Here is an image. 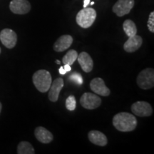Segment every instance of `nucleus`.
<instances>
[{
	"instance_id": "nucleus-21",
	"label": "nucleus",
	"mask_w": 154,
	"mask_h": 154,
	"mask_svg": "<svg viewBox=\"0 0 154 154\" xmlns=\"http://www.w3.org/2000/svg\"><path fill=\"white\" fill-rule=\"evenodd\" d=\"M69 79L72 81V82H74L75 84H79V85H82V84H83V82H84L82 75H81L79 73L76 72H74L71 74L70 76H69Z\"/></svg>"
},
{
	"instance_id": "nucleus-23",
	"label": "nucleus",
	"mask_w": 154,
	"mask_h": 154,
	"mask_svg": "<svg viewBox=\"0 0 154 154\" xmlns=\"http://www.w3.org/2000/svg\"><path fill=\"white\" fill-rule=\"evenodd\" d=\"M63 69H65V71H66V73L70 72L71 70H72V68H71V66L70 65H68V64H64V66H63Z\"/></svg>"
},
{
	"instance_id": "nucleus-24",
	"label": "nucleus",
	"mask_w": 154,
	"mask_h": 154,
	"mask_svg": "<svg viewBox=\"0 0 154 154\" xmlns=\"http://www.w3.org/2000/svg\"><path fill=\"white\" fill-rule=\"evenodd\" d=\"M59 74H61V75L66 74V71H65V69H63V66H61L60 68H59Z\"/></svg>"
},
{
	"instance_id": "nucleus-25",
	"label": "nucleus",
	"mask_w": 154,
	"mask_h": 154,
	"mask_svg": "<svg viewBox=\"0 0 154 154\" xmlns=\"http://www.w3.org/2000/svg\"><path fill=\"white\" fill-rule=\"evenodd\" d=\"M90 4V0H84V8L87 7V6Z\"/></svg>"
},
{
	"instance_id": "nucleus-9",
	"label": "nucleus",
	"mask_w": 154,
	"mask_h": 154,
	"mask_svg": "<svg viewBox=\"0 0 154 154\" xmlns=\"http://www.w3.org/2000/svg\"><path fill=\"white\" fill-rule=\"evenodd\" d=\"M9 9L14 14H26L31 10V4L28 0H11Z\"/></svg>"
},
{
	"instance_id": "nucleus-3",
	"label": "nucleus",
	"mask_w": 154,
	"mask_h": 154,
	"mask_svg": "<svg viewBox=\"0 0 154 154\" xmlns=\"http://www.w3.org/2000/svg\"><path fill=\"white\" fill-rule=\"evenodd\" d=\"M96 11L93 8L85 7L77 13L76 22L77 24L84 29L89 28L95 22Z\"/></svg>"
},
{
	"instance_id": "nucleus-28",
	"label": "nucleus",
	"mask_w": 154,
	"mask_h": 154,
	"mask_svg": "<svg viewBox=\"0 0 154 154\" xmlns=\"http://www.w3.org/2000/svg\"><path fill=\"white\" fill-rule=\"evenodd\" d=\"M90 4H91V5H94V2H91Z\"/></svg>"
},
{
	"instance_id": "nucleus-11",
	"label": "nucleus",
	"mask_w": 154,
	"mask_h": 154,
	"mask_svg": "<svg viewBox=\"0 0 154 154\" xmlns=\"http://www.w3.org/2000/svg\"><path fill=\"white\" fill-rule=\"evenodd\" d=\"M64 85V82L62 78H57L51 82L49 91V99L51 102H56L59 99V94Z\"/></svg>"
},
{
	"instance_id": "nucleus-18",
	"label": "nucleus",
	"mask_w": 154,
	"mask_h": 154,
	"mask_svg": "<svg viewBox=\"0 0 154 154\" xmlns=\"http://www.w3.org/2000/svg\"><path fill=\"white\" fill-rule=\"evenodd\" d=\"M123 29L124 32L128 37L136 35L137 34V27L135 23L131 19H126L123 24Z\"/></svg>"
},
{
	"instance_id": "nucleus-5",
	"label": "nucleus",
	"mask_w": 154,
	"mask_h": 154,
	"mask_svg": "<svg viewBox=\"0 0 154 154\" xmlns=\"http://www.w3.org/2000/svg\"><path fill=\"white\" fill-rule=\"evenodd\" d=\"M80 103L83 107L88 110L96 109L100 106L101 103V99L96 94L86 92L81 96Z\"/></svg>"
},
{
	"instance_id": "nucleus-4",
	"label": "nucleus",
	"mask_w": 154,
	"mask_h": 154,
	"mask_svg": "<svg viewBox=\"0 0 154 154\" xmlns=\"http://www.w3.org/2000/svg\"><path fill=\"white\" fill-rule=\"evenodd\" d=\"M138 86L140 88L146 90L154 86V69L147 68L143 69L138 74L136 79Z\"/></svg>"
},
{
	"instance_id": "nucleus-15",
	"label": "nucleus",
	"mask_w": 154,
	"mask_h": 154,
	"mask_svg": "<svg viewBox=\"0 0 154 154\" xmlns=\"http://www.w3.org/2000/svg\"><path fill=\"white\" fill-rule=\"evenodd\" d=\"M35 137L42 143H49L54 139L53 134L43 126H38L34 131Z\"/></svg>"
},
{
	"instance_id": "nucleus-26",
	"label": "nucleus",
	"mask_w": 154,
	"mask_h": 154,
	"mask_svg": "<svg viewBox=\"0 0 154 154\" xmlns=\"http://www.w3.org/2000/svg\"><path fill=\"white\" fill-rule=\"evenodd\" d=\"M56 63H57V64H60L61 63V61L59 60H56Z\"/></svg>"
},
{
	"instance_id": "nucleus-8",
	"label": "nucleus",
	"mask_w": 154,
	"mask_h": 154,
	"mask_svg": "<svg viewBox=\"0 0 154 154\" xmlns=\"http://www.w3.org/2000/svg\"><path fill=\"white\" fill-rule=\"evenodd\" d=\"M134 0H118L113 6L112 10L118 17L128 14L134 7Z\"/></svg>"
},
{
	"instance_id": "nucleus-27",
	"label": "nucleus",
	"mask_w": 154,
	"mask_h": 154,
	"mask_svg": "<svg viewBox=\"0 0 154 154\" xmlns=\"http://www.w3.org/2000/svg\"><path fill=\"white\" fill-rule=\"evenodd\" d=\"M2 105L1 102H0V113H1L2 111Z\"/></svg>"
},
{
	"instance_id": "nucleus-16",
	"label": "nucleus",
	"mask_w": 154,
	"mask_h": 154,
	"mask_svg": "<svg viewBox=\"0 0 154 154\" xmlns=\"http://www.w3.org/2000/svg\"><path fill=\"white\" fill-rule=\"evenodd\" d=\"M88 138L92 143L99 146H105L108 143L106 135L99 131H91L88 134Z\"/></svg>"
},
{
	"instance_id": "nucleus-19",
	"label": "nucleus",
	"mask_w": 154,
	"mask_h": 154,
	"mask_svg": "<svg viewBox=\"0 0 154 154\" xmlns=\"http://www.w3.org/2000/svg\"><path fill=\"white\" fill-rule=\"evenodd\" d=\"M77 57H78V53L76 50L71 49L63 57L62 62L63 64H68L72 66L77 59Z\"/></svg>"
},
{
	"instance_id": "nucleus-1",
	"label": "nucleus",
	"mask_w": 154,
	"mask_h": 154,
	"mask_svg": "<svg viewBox=\"0 0 154 154\" xmlns=\"http://www.w3.org/2000/svg\"><path fill=\"white\" fill-rule=\"evenodd\" d=\"M113 125L119 131L130 132L137 126V119L131 113L121 112L113 116Z\"/></svg>"
},
{
	"instance_id": "nucleus-6",
	"label": "nucleus",
	"mask_w": 154,
	"mask_h": 154,
	"mask_svg": "<svg viewBox=\"0 0 154 154\" xmlns=\"http://www.w3.org/2000/svg\"><path fill=\"white\" fill-rule=\"evenodd\" d=\"M131 109L133 113L139 117H148L153 113V108L151 105L143 101H139L133 103Z\"/></svg>"
},
{
	"instance_id": "nucleus-29",
	"label": "nucleus",
	"mask_w": 154,
	"mask_h": 154,
	"mask_svg": "<svg viewBox=\"0 0 154 154\" xmlns=\"http://www.w3.org/2000/svg\"><path fill=\"white\" fill-rule=\"evenodd\" d=\"M0 54H1V48H0Z\"/></svg>"
},
{
	"instance_id": "nucleus-22",
	"label": "nucleus",
	"mask_w": 154,
	"mask_h": 154,
	"mask_svg": "<svg viewBox=\"0 0 154 154\" xmlns=\"http://www.w3.org/2000/svg\"><path fill=\"white\" fill-rule=\"evenodd\" d=\"M147 26L151 33H154V11H151L150 13L149 20L147 22Z\"/></svg>"
},
{
	"instance_id": "nucleus-14",
	"label": "nucleus",
	"mask_w": 154,
	"mask_h": 154,
	"mask_svg": "<svg viewBox=\"0 0 154 154\" xmlns=\"http://www.w3.org/2000/svg\"><path fill=\"white\" fill-rule=\"evenodd\" d=\"M76 60H78V62L79 63L82 70L84 72L88 73L91 72L94 67V61L91 56L88 53L83 51L80 54H78Z\"/></svg>"
},
{
	"instance_id": "nucleus-10",
	"label": "nucleus",
	"mask_w": 154,
	"mask_h": 154,
	"mask_svg": "<svg viewBox=\"0 0 154 154\" xmlns=\"http://www.w3.org/2000/svg\"><path fill=\"white\" fill-rule=\"evenodd\" d=\"M90 88L96 94L102 96H108L110 95V89L106 86L104 81L100 77L94 78L90 82Z\"/></svg>"
},
{
	"instance_id": "nucleus-7",
	"label": "nucleus",
	"mask_w": 154,
	"mask_h": 154,
	"mask_svg": "<svg viewBox=\"0 0 154 154\" xmlns=\"http://www.w3.org/2000/svg\"><path fill=\"white\" fill-rule=\"evenodd\" d=\"M0 41L7 49H12L17 42L16 32L10 29H4L0 32Z\"/></svg>"
},
{
	"instance_id": "nucleus-13",
	"label": "nucleus",
	"mask_w": 154,
	"mask_h": 154,
	"mask_svg": "<svg viewBox=\"0 0 154 154\" xmlns=\"http://www.w3.org/2000/svg\"><path fill=\"white\" fill-rule=\"evenodd\" d=\"M73 43V37L70 35H62L59 37L54 44V49L57 52H62L69 49Z\"/></svg>"
},
{
	"instance_id": "nucleus-17",
	"label": "nucleus",
	"mask_w": 154,
	"mask_h": 154,
	"mask_svg": "<svg viewBox=\"0 0 154 154\" xmlns=\"http://www.w3.org/2000/svg\"><path fill=\"white\" fill-rule=\"evenodd\" d=\"M17 153L18 154H34V150L33 146L29 142L22 141L17 146Z\"/></svg>"
},
{
	"instance_id": "nucleus-12",
	"label": "nucleus",
	"mask_w": 154,
	"mask_h": 154,
	"mask_svg": "<svg viewBox=\"0 0 154 154\" xmlns=\"http://www.w3.org/2000/svg\"><path fill=\"white\" fill-rule=\"evenodd\" d=\"M143 44V39L141 36L134 35L128 37V39L124 44V49L128 53H133L137 51Z\"/></svg>"
},
{
	"instance_id": "nucleus-2",
	"label": "nucleus",
	"mask_w": 154,
	"mask_h": 154,
	"mask_svg": "<svg viewBox=\"0 0 154 154\" xmlns=\"http://www.w3.org/2000/svg\"><path fill=\"white\" fill-rule=\"evenodd\" d=\"M32 81L38 91L45 93L49 91L52 82V78L49 72L45 69H40L33 74Z\"/></svg>"
},
{
	"instance_id": "nucleus-20",
	"label": "nucleus",
	"mask_w": 154,
	"mask_h": 154,
	"mask_svg": "<svg viewBox=\"0 0 154 154\" xmlns=\"http://www.w3.org/2000/svg\"><path fill=\"white\" fill-rule=\"evenodd\" d=\"M76 106V101L74 96L71 95L66 99V108L69 111H74Z\"/></svg>"
}]
</instances>
